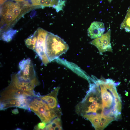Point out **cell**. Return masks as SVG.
I'll return each instance as SVG.
<instances>
[{"mask_svg":"<svg viewBox=\"0 0 130 130\" xmlns=\"http://www.w3.org/2000/svg\"><path fill=\"white\" fill-rule=\"evenodd\" d=\"M34 9L27 0L6 1L0 7V32L12 29L21 17Z\"/></svg>","mask_w":130,"mask_h":130,"instance_id":"cell-1","label":"cell"},{"mask_svg":"<svg viewBox=\"0 0 130 130\" xmlns=\"http://www.w3.org/2000/svg\"><path fill=\"white\" fill-rule=\"evenodd\" d=\"M39 96L33 97L30 102L29 107L31 111L34 112L42 122L47 124L55 118L61 117V111H56L51 108Z\"/></svg>","mask_w":130,"mask_h":130,"instance_id":"cell-2","label":"cell"},{"mask_svg":"<svg viewBox=\"0 0 130 130\" xmlns=\"http://www.w3.org/2000/svg\"><path fill=\"white\" fill-rule=\"evenodd\" d=\"M69 48L68 45L63 39L48 32L46 39V53L50 62L65 53Z\"/></svg>","mask_w":130,"mask_h":130,"instance_id":"cell-3","label":"cell"},{"mask_svg":"<svg viewBox=\"0 0 130 130\" xmlns=\"http://www.w3.org/2000/svg\"><path fill=\"white\" fill-rule=\"evenodd\" d=\"M19 67L20 70L15 73L19 80L39 85V82L36 76L33 65L30 58L21 61L19 64Z\"/></svg>","mask_w":130,"mask_h":130,"instance_id":"cell-4","label":"cell"},{"mask_svg":"<svg viewBox=\"0 0 130 130\" xmlns=\"http://www.w3.org/2000/svg\"><path fill=\"white\" fill-rule=\"evenodd\" d=\"M33 97L22 95L0 100V110H4L9 108L15 107L31 111L29 104Z\"/></svg>","mask_w":130,"mask_h":130,"instance_id":"cell-5","label":"cell"},{"mask_svg":"<svg viewBox=\"0 0 130 130\" xmlns=\"http://www.w3.org/2000/svg\"><path fill=\"white\" fill-rule=\"evenodd\" d=\"M37 30L38 34L34 52L46 66L50 62L46 53V39L48 32L41 28Z\"/></svg>","mask_w":130,"mask_h":130,"instance_id":"cell-6","label":"cell"},{"mask_svg":"<svg viewBox=\"0 0 130 130\" xmlns=\"http://www.w3.org/2000/svg\"><path fill=\"white\" fill-rule=\"evenodd\" d=\"M39 85L34 83H28L21 81L18 80L15 73L11 75V81L6 89H15L22 90L34 97L39 96V94H36L34 91L35 87Z\"/></svg>","mask_w":130,"mask_h":130,"instance_id":"cell-7","label":"cell"},{"mask_svg":"<svg viewBox=\"0 0 130 130\" xmlns=\"http://www.w3.org/2000/svg\"><path fill=\"white\" fill-rule=\"evenodd\" d=\"M111 32V30H108L106 33L90 42L98 48L100 54L106 52L112 51L110 42Z\"/></svg>","mask_w":130,"mask_h":130,"instance_id":"cell-8","label":"cell"},{"mask_svg":"<svg viewBox=\"0 0 130 130\" xmlns=\"http://www.w3.org/2000/svg\"><path fill=\"white\" fill-rule=\"evenodd\" d=\"M30 3L36 8L43 9L46 7H52L58 12L63 10L66 1L63 0H30Z\"/></svg>","mask_w":130,"mask_h":130,"instance_id":"cell-9","label":"cell"},{"mask_svg":"<svg viewBox=\"0 0 130 130\" xmlns=\"http://www.w3.org/2000/svg\"><path fill=\"white\" fill-rule=\"evenodd\" d=\"M59 88L57 87L49 93L45 95H40L39 97L47 103L52 109L61 111L58 101L57 96Z\"/></svg>","mask_w":130,"mask_h":130,"instance_id":"cell-10","label":"cell"},{"mask_svg":"<svg viewBox=\"0 0 130 130\" xmlns=\"http://www.w3.org/2000/svg\"><path fill=\"white\" fill-rule=\"evenodd\" d=\"M105 31L104 24L102 22L94 21L88 29V36L91 39H95L102 35Z\"/></svg>","mask_w":130,"mask_h":130,"instance_id":"cell-11","label":"cell"},{"mask_svg":"<svg viewBox=\"0 0 130 130\" xmlns=\"http://www.w3.org/2000/svg\"><path fill=\"white\" fill-rule=\"evenodd\" d=\"M38 34V31L37 30L33 34L31 35L25 40V43L26 46L34 51L35 50Z\"/></svg>","mask_w":130,"mask_h":130,"instance_id":"cell-12","label":"cell"},{"mask_svg":"<svg viewBox=\"0 0 130 130\" xmlns=\"http://www.w3.org/2000/svg\"><path fill=\"white\" fill-rule=\"evenodd\" d=\"M60 117H57L48 124L44 130H62Z\"/></svg>","mask_w":130,"mask_h":130,"instance_id":"cell-13","label":"cell"},{"mask_svg":"<svg viewBox=\"0 0 130 130\" xmlns=\"http://www.w3.org/2000/svg\"><path fill=\"white\" fill-rule=\"evenodd\" d=\"M17 32L16 30L11 29L0 32V39L8 42L12 39Z\"/></svg>","mask_w":130,"mask_h":130,"instance_id":"cell-14","label":"cell"},{"mask_svg":"<svg viewBox=\"0 0 130 130\" xmlns=\"http://www.w3.org/2000/svg\"><path fill=\"white\" fill-rule=\"evenodd\" d=\"M121 29H124L127 32H130V7L127 10L126 15L120 26Z\"/></svg>","mask_w":130,"mask_h":130,"instance_id":"cell-15","label":"cell"},{"mask_svg":"<svg viewBox=\"0 0 130 130\" xmlns=\"http://www.w3.org/2000/svg\"><path fill=\"white\" fill-rule=\"evenodd\" d=\"M46 126V124L45 123L43 122H40L35 126L34 130H44Z\"/></svg>","mask_w":130,"mask_h":130,"instance_id":"cell-16","label":"cell"},{"mask_svg":"<svg viewBox=\"0 0 130 130\" xmlns=\"http://www.w3.org/2000/svg\"><path fill=\"white\" fill-rule=\"evenodd\" d=\"M12 112L13 113L15 114H17L19 113L18 110L17 108H16L13 110L12 111Z\"/></svg>","mask_w":130,"mask_h":130,"instance_id":"cell-17","label":"cell"},{"mask_svg":"<svg viewBox=\"0 0 130 130\" xmlns=\"http://www.w3.org/2000/svg\"><path fill=\"white\" fill-rule=\"evenodd\" d=\"M7 0H0V5H1L6 2Z\"/></svg>","mask_w":130,"mask_h":130,"instance_id":"cell-18","label":"cell"},{"mask_svg":"<svg viewBox=\"0 0 130 130\" xmlns=\"http://www.w3.org/2000/svg\"><path fill=\"white\" fill-rule=\"evenodd\" d=\"M11 0L14 1L15 2H22L26 0Z\"/></svg>","mask_w":130,"mask_h":130,"instance_id":"cell-19","label":"cell"},{"mask_svg":"<svg viewBox=\"0 0 130 130\" xmlns=\"http://www.w3.org/2000/svg\"><path fill=\"white\" fill-rule=\"evenodd\" d=\"M108 0L109 2L110 3L111 2L112 0Z\"/></svg>","mask_w":130,"mask_h":130,"instance_id":"cell-20","label":"cell"}]
</instances>
